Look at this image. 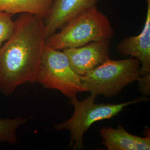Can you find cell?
Here are the masks:
<instances>
[{
  "mask_svg": "<svg viewBox=\"0 0 150 150\" xmlns=\"http://www.w3.org/2000/svg\"><path fill=\"white\" fill-rule=\"evenodd\" d=\"M15 22L13 34L0 47V91L5 96L36 82L47 38L43 18L22 13Z\"/></svg>",
  "mask_w": 150,
  "mask_h": 150,
  "instance_id": "6da1fadb",
  "label": "cell"
},
{
  "mask_svg": "<svg viewBox=\"0 0 150 150\" xmlns=\"http://www.w3.org/2000/svg\"><path fill=\"white\" fill-rule=\"evenodd\" d=\"M114 31L107 16L96 6L75 16L47 38L45 45L59 50L75 48L93 41L110 40Z\"/></svg>",
  "mask_w": 150,
  "mask_h": 150,
  "instance_id": "7a4b0ae2",
  "label": "cell"
},
{
  "mask_svg": "<svg viewBox=\"0 0 150 150\" xmlns=\"http://www.w3.org/2000/svg\"><path fill=\"white\" fill-rule=\"evenodd\" d=\"M97 97L91 93L82 101L79 100L77 97L70 98V103L74 107L72 116L66 121L54 125L56 131L67 130L70 132L71 139L69 146L73 150L84 148V134L93 123L113 118L123 111L125 108L148 99L144 96L118 103H98L95 102Z\"/></svg>",
  "mask_w": 150,
  "mask_h": 150,
  "instance_id": "3957f363",
  "label": "cell"
},
{
  "mask_svg": "<svg viewBox=\"0 0 150 150\" xmlns=\"http://www.w3.org/2000/svg\"><path fill=\"white\" fill-rule=\"evenodd\" d=\"M141 76V63L130 57L113 60L110 58L81 79L86 92L97 96H115L126 86L137 81Z\"/></svg>",
  "mask_w": 150,
  "mask_h": 150,
  "instance_id": "277c9868",
  "label": "cell"
},
{
  "mask_svg": "<svg viewBox=\"0 0 150 150\" xmlns=\"http://www.w3.org/2000/svg\"><path fill=\"white\" fill-rule=\"evenodd\" d=\"M36 82L47 89L59 91L69 98L86 92L81 79L72 69L63 50L45 45Z\"/></svg>",
  "mask_w": 150,
  "mask_h": 150,
  "instance_id": "5b68a950",
  "label": "cell"
},
{
  "mask_svg": "<svg viewBox=\"0 0 150 150\" xmlns=\"http://www.w3.org/2000/svg\"><path fill=\"white\" fill-rule=\"evenodd\" d=\"M147 3L145 25L138 35L125 38L117 45V51L123 56H130L141 63V76L138 80L150 83V0Z\"/></svg>",
  "mask_w": 150,
  "mask_h": 150,
  "instance_id": "8992f818",
  "label": "cell"
},
{
  "mask_svg": "<svg viewBox=\"0 0 150 150\" xmlns=\"http://www.w3.org/2000/svg\"><path fill=\"white\" fill-rule=\"evenodd\" d=\"M110 40H100L63 50L72 69L80 76L86 75L109 59Z\"/></svg>",
  "mask_w": 150,
  "mask_h": 150,
  "instance_id": "52a82bcc",
  "label": "cell"
},
{
  "mask_svg": "<svg viewBox=\"0 0 150 150\" xmlns=\"http://www.w3.org/2000/svg\"><path fill=\"white\" fill-rule=\"evenodd\" d=\"M99 0H54L48 16L44 19L46 36L52 35L75 16L93 7Z\"/></svg>",
  "mask_w": 150,
  "mask_h": 150,
  "instance_id": "ba28073f",
  "label": "cell"
},
{
  "mask_svg": "<svg viewBox=\"0 0 150 150\" xmlns=\"http://www.w3.org/2000/svg\"><path fill=\"white\" fill-rule=\"evenodd\" d=\"M102 144L108 150H150V132L140 137L127 132L119 125L117 128L103 127L100 130Z\"/></svg>",
  "mask_w": 150,
  "mask_h": 150,
  "instance_id": "9c48e42d",
  "label": "cell"
},
{
  "mask_svg": "<svg viewBox=\"0 0 150 150\" xmlns=\"http://www.w3.org/2000/svg\"><path fill=\"white\" fill-rule=\"evenodd\" d=\"M54 0H0V11L11 15L29 13L46 18Z\"/></svg>",
  "mask_w": 150,
  "mask_h": 150,
  "instance_id": "30bf717a",
  "label": "cell"
},
{
  "mask_svg": "<svg viewBox=\"0 0 150 150\" xmlns=\"http://www.w3.org/2000/svg\"><path fill=\"white\" fill-rule=\"evenodd\" d=\"M27 122V119L21 117L15 118L0 117V142H5L12 145L18 141L17 130Z\"/></svg>",
  "mask_w": 150,
  "mask_h": 150,
  "instance_id": "8fae6325",
  "label": "cell"
},
{
  "mask_svg": "<svg viewBox=\"0 0 150 150\" xmlns=\"http://www.w3.org/2000/svg\"><path fill=\"white\" fill-rule=\"evenodd\" d=\"M12 16L10 13L0 11V47L11 38L14 31L15 22L13 21Z\"/></svg>",
  "mask_w": 150,
  "mask_h": 150,
  "instance_id": "7c38bea8",
  "label": "cell"
}]
</instances>
